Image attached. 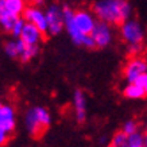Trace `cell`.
Masks as SVG:
<instances>
[{
  "instance_id": "obj_21",
  "label": "cell",
  "mask_w": 147,
  "mask_h": 147,
  "mask_svg": "<svg viewBox=\"0 0 147 147\" xmlns=\"http://www.w3.org/2000/svg\"><path fill=\"white\" fill-rule=\"evenodd\" d=\"M123 132H125L127 135H132L135 132H138V123L135 120H127L123 124V128H121Z\"/></svg>"
},
{
  "instance_id": "obj_23",
  "label": "cell",
  "mask_w": 147,
  "mask_h": 147,
  "mask_svg": "<svg viewBox=\"0 0 147 147\" xmlns=\"http://www.w3.org/2000/svg\"><path fill=\"white\" fill-rule=\"evenodd\" d=\"M135 84L139 85V86H142V88H144V89H147V73L139 76L138 78H136V81H135Z\"/></svg>"
},
{
  "instance_id": "obj_7",
  "label": "cell",
  "mask_w": 147,
  "mask_h": 147,
  "mask_svg": "<svg viewBox=\"0 0 147 147\" xmlns=\"http://www.w3.org/2000/svg\"><path fill=\"white\" fill-rule=\"evenodd\" d=\"M90 36L93 38L94 43H96V47H100V49L107 47V46L112 42L111 24L98 20V22L96 23V27H94V30L92 31Z\"/></svg>"
},
{
  "instance_id": "obj_1",
  "label": "cell",
  "mask_w": 147,
  "mask_h": 147,
  "mask_svg": "<svg viewBox=\"0 0 147 147\" xmlns=\"http://www.w3.org/2000/svg\"><path fill=\"white\" fill-rule=\"evenodd\" d=\"M94 16L113 26H121L131 19L132 5L128 0H97L92 5Z\"/></svg>"
},
{
  "instance_id": "obj_26",
  "label": "cell",
  "mask_w": 147,
  "mask_h": 147,
  "mask_svg": "<svg viewBox=\"0 0 147 147\" xmlns=\"http://www.w3.org/2000/svg\"><path fill=\"white\" fill-rule=\"evenodd\" d=\"M144 142H146V147H147V132H146V135H144Z\"/></svg>"
},
{
  "instance_id": "obj_8",
  "label": "cell",
  "mask_w": 147,
  "mask_h": 147,
  "mask_svg": "<svg viewBox=\"0 0 147 147\" xmlns=\"http://www.w3.org/2000/svg\"><path fill=\"white\" fill-rule=\"evenodd\" d=\"M74 22L82 34L90 35L96 27L97 20L94 19V15L92 12L86 9H78V11H74Z\"/></svg>"
},
{
  "instance_id": "obj_14",
  "label": "cell",
  "mask_w": 147,
  "mask_h": 147,
  "mask_svg": "<svg viewBox=\"0 0 147 147\" xmlns=\"http://www.w3.org/2000/svg\"><path fill=\"white\" fill-rule=\"evenodd\" d=\"M16 42H18V49H19V59H20L22 62L31 61L32 58L38 54V51H39L38 45H27L20 38H18Z\"/></svg>"
},
{
  "instance_id": "obj_9",
  "label": "cell",
  "mask_w": 147,
  "mask_h": 147,
  "mask_svg": "<svg viewBox=\"0 0 147 147\" xmlns=\"http://www.w3.org/2000/svg\"><path fill=\"white\" fill-rule=\"evenodd\" d=\"M23 18L27 23H31L35 27H38L40 31L47 32L49 31V26H47V19H46V12H43L42 9H39L38 7H27Z\"/></svg>"
},
{
  "instance_id": "obj_16",
  "label": "cell",
  "mask_w": 147,
  "mask_h": 147,
  "mask_svg": "<svg viewBox=\"0 0 147 147\" xmlns=\"http://www.w3.org/2000/svg\"><path fill=\"white\" fill-rule=\"evenodd\" d=\"M5 8L12 13L13 16L20 18L26 11V0H4Z\"/></svg>"
},
{
  "instance_id": "obj_25",
  "label": "cell",
  "mask_w": 147,
  "mask_h": 147,
  "mask_svg": "<svg viewBox=\"0 0 147 147\" xmlns=\"http://www.w3.org/2000/svg\"><path fill=\"white\" fill-rule=\"evenodd\" d=\"M34 3H35V4H42V3H43V0H35Z\"/></svg>"
},
{
  "instance_id": "obj_19",
  "label": "cell",
  "mask_w": 147,
  "mask_h": 147,
  "mask_svg": "<svg viewBox=\"0 0 147 147\" xmlns=\"http://www.w3.org/2000/svg\"><path fill=\"white\" fill-rule=\"evenodd\" d=\"M4 53L9 58H19V49H18V42L12 40V42H7L4 45Z\"/></svg>"
},
{
  "instance_id": "obj_28",
  "label": "cell",
  "mask_w": 147,
  "mask_h": 147,
  "mask_svg": "<svg viewBox=\"0 0 147 147\" xmlns=\"http://www.w3.org/2000/svg\"><path fill=\"white\" fill-rule=\"evenodd\" d=\"M108 147H112V146H108Z\"/></svg>"
},
{
  "instance_id": "obj_13",
  "label": "cell",
  "mask_w": 147,
  "mask_h": 147,
  "mask_svg": "<svg viewBox=\"0 0 147 147\" xmlns=\"http://www.w3.org/2000/svg\"><path fill=\"white\" fill-rule=\"evenodd\" d=\"M16 16H13L12 13L9 12L8 9L5 8V3L4 0H0V26L1 28L4 30L5 32H9L12 31V27L16 22Z\"/></svg>"
},
{
  "instance_id": "obj_24",
  "label": "cell",
  "mask_w": 147,
  "mask_h": 147,
  "mask_svg": "<svg viewBox=\"0 0 147 147\" xmlns=\"http://www.w3.org/2000/svg\"><path fill=\"white\" fill-rule=\"evenodd\" d=\"M8 140V134L4 131H0V147H3Z\"/></svg>"
},
{
  "instance_id": "obj_20",
  "label": "cell",
  "mask_w": 147,
  "mask_h": 147,
  "mask_svg": "<svg viewBox=\"0 0 147 147\" xmlns=\"http://www.w3.org/2000/svg\"><path fill=\"white\" fill-rule=\"evenodd\" d=\"M24 24H26V20H24V18H18L16 19V22H15V24H13L12 27V31H11V35L15 36V38H19L20 36V34H22L23 31V27H24Z\"/></svg>"
},
{
  "instance_id": "obj_2",
  "label": "cell",
  "mask_w": 147,
  "mask_h": 147,
  "mask_svg": "<svg viewBox=\"0 0 147 147\" xmlns=\"http://www.w3.org/2000/svg\"><path fill=\"white\" fill-rule=\"evenodd\" d=\"M24 124L34 138H39L51 124V115L45 107H32L26 112Z\"/></svg>"
},
{
  "instance_id": "obj_11",
  "label": "cell",
  "mask_w": 147,
  "mask_h": 147,
  "mask_svg": "<svg viewBox=\"0 0 147 147\" xmlns=\"http://www.w3.org/2000/svg\"><path fill=\"white\" fill-rule=\"evenodd\" d=\"M19 38L24 43H27V45H38L42 40V38H43V32L40 31L38 27L34 26V24L26 22V24L23 27V31Z\"/></svg>"
},
{
  "instance_id": "obj_22",
  "label": "cell",
  "mask_w": 147,
  "mask_h": 147,
  "mask_svg": "<svg viewBox=\"0 0 147 147\" xmlns=\"http://www.w3.org/2000/svg\"><path fill=\"white\" fill-rule=\"evenodd\" d=\"M127 51L131 55H136L138 53L142 51V45H129V46H127Z\"/></svg>"
},
{
  "instance_id": "obj_15",
  "label": "cell",
  "mask_w": 147,
  "mask_h": 147,
  "mask_svg": "<svg viewBox=\"0 0 147 147\" xmlns=\"http://www.w3.org/2000/svg\"><path fill=\"white\" fill-rule=\"evenodd\" d=\"M123 94H124V97L128 98V100H139V98L144 97L147 94V92L144 88H142V86L136 85L135 82H132V84H128L124 89H123Z\"/></svg>"
},
{
  "instance_id": "obj_10",
  "label": "cell",
  "mask_w": 147,
  "mask_h": 147,
  "mask_svg": "<svg viewBox=\"0 0 147 147\" xmlns=\"http://www.w3.org/2000/svg\"><path fill=\"white\" fill-rule=\"evenodd\" d=\"M15 128V111L8 104H0V131L7 134Z\"/></svg>"
},
{
  "instance_id": "obj_4",
  "label": "cell",
  "mask_w": 147,
  "mask_h": 147,
  "mask_svg": "<svg viewBox=\"0 0 147 147\" xmlns=\"http://www.w3.org/2000/svg\"><path fill=\"white\" fill-rule=\"evenodd\" d=\"M120 35L127 46L129 45H142L146 38V31L142 23L136 19H128L120 26Z\"/></svg>"
},
{
  "instance_id": "obj_27",
  "label": "cell",
  "mask_w": 147,
  "mask_h": 147,
  "mask_svg": "<svg viewBox=\"0 0 147 147\" xmlns=\"http://www.w3.org/2000/svg\"><path fill=\"white\" fill-rule=\"evenodd\" d=\"M26 1H32V3H34V1H35V0H26Z\"/></svg>"
},
{
  "instance_id": "obj_6",
  "label": "cell",
  "mask_w": 147,
  "mask_h": 147,
  "mask_svg": "<svg viewBox=\"0 0 147 147\" xmlns=\"http://www.w3.org/2000/svg\"><path fill=\"white\" fill-rule=\"evenodd\" d=\"M46 19H47V26H49L47 32L50 35H58L62 31V27H65L62 7H59L58 4H51L47 7Z\"/></svg>"
},
{
  "instance_id": "obj_29",
  "label": "cell",
  "mask_w": 147,
  "mask_h": 147,
  "mask_svg": "<svg viewBox=\"0 0 147 147\" xmlns=\"http://www.w3.org/2000/svg\"><path fill=\"white\" fill-rule=\"evenodd\" d=\"M146 92H147V89H146Z\"/></svg>"
},
{
  "instance_id": "obj_5",
  "label": "cell",
  "mask_w": 147,
  "mask_h": 147,
  "mask_svg": "<svg viewBox=\"0 0 147 147\" xmlns=\"http://www.w3.org/2000/svg\"><path fill=\"white\" fill-rule=\"evenodd\" d=\"M144 73H147V61L140 57H132L123 69V76L128 84L135 82L136 78Z\"/></svg>"
},
{
  "instance_id": "obj_18",
  "label": "cell",
  "mask_w": 147,
  "mask_h": 147,
  "mask_svg": "<svg viewBox=\"0 0 147 147\" xmlns=\"http://www.w3.org/2000/svg\"><path fill=\"white\" fill-rule=\"evenodd\" d=\"M127 140H128V135L123 132V131H117L113 136H112V147H127Z\"/></svg>"
},
{
  "instance_id": "obj_17",
  "label": "cell",
  "mask_w": 147,
  "mask_h": 147,
  "mask_svg": "<svg viewBox=\"0 0 147 147\" xmlns=\"http://www.w3.org/2000/svg\"><path fill=\"white\" fill-rule=\"evenodd\" d=\"M127 147H146L144 135H142L139 131L135 132V134H132V135H128Z\"/></svg>"
},
{
  "instance_id": "obj_12",
  "label": "cell",
  "mask_w": 147,
  "mask_h": 147,
  "mask_svg": "<svg viewBox=\"0 0 147 147\" xmlns=\"http://www.w3.org/2000/svg\"><path fill=\"white\" fill-rule=\"evenodd\" d=\"M73 104H74V109H76V119L77 121H82L85 120V116H86V97L85 93L81 89H76L73 93Z\"/></svg>"
},
{
  "instance_id": "obj_3",
  "label": "cell",
  "mask_w": 147,
  "mask_h": 147,
  "mask_svg": "<svg viewBox=\"0 0 147 147\" xmlns=\"http://www.w3.org/2000/svg\"><path fill=\"white\" fill-rule=\"evenodd\" d=\"M63 11V22H65V28H66L67 34L70 36L71 42L77 46H85L88 49H94L96 47V43H94L93 38L90 35H85L78 30V27L76 26V22H74V11L70 8V7H62Z\"/></svg>"
},
{
  "instance_id": "obj_30",
  "label": "cell",
  "mask_w": 147,
  "mask_h": 147,
  "mask_svg": "<svg viewBox=\"0 0 147 147\" xmlns=\"http://www.w3.org/2000/svg\"><path fill=\"white\" fill-rule=\"evenodd\" d=\"M146 129H147V127H146Z\"/></svg>"
}]
</instances>
